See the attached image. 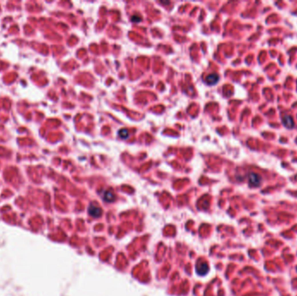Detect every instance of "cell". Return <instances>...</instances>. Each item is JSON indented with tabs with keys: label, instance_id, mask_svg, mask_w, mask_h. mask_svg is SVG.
<instances>
[{
	"label": "cell",
	"instance_id": "6da1fadb",
	"mask_svg": "<svg viewBox=\"0 0 297 296\" xmlns=\"http://www.w3.org/2000/svg\"><path fill=\"white\" fill-rule=\"evenodd\" d=\"M248 183L251 187H258L262 183V177L256 173H250L248 176Z\"/></svg>",
	"mask_w": 297,
	"mask_h": 296
},
{
	"label": "cell",
	"instance_id": "7a4b0ae2",
	"mask_svg": "<svg viewBox=\"0 0 297 296\" xmlns=\"http://www.w3.org/2000/svg\"><path fill=\"white\" fill-rule=\"evenodd\" d=\"M208 272V266L206 261H199L196 263V273L199 275H205Z\"/></svg>",
	"mask_w": 297,
	"mask_h": 296
},
{
	"label": "cell",
	"instance_id": "3957f363",
	"mask_svg": "<svg viewBox=\"0 0 297 296\" xmlns=\"http://www.w3.org/2000/svg\"><path fill=\"white\" fill-rule=\"evenodd\" d=\"M88 212L94 218H98L102 216V209L99 207H97L95 205H91L89 207Z\"/></svg>",
	"mask_w": 297,
	"mask_h": 296
},
{
	"label": "cell",
	"instance_id": "277c9868",
	"mask_svg": "<svg viewBox=\"0 0 297 296\" xmlns=\"http://www.w3.org/2000/svg\"><path fill=\"white\" fill-rule=\"evenodd\" d=\"M282 123H283V125L286 127V128H288V129H292V128H294V119L289 115H286V116H284L282 117Z\"/></svg>",
	"mask_w": 297,
	"mask_h": 296
},
{
	"label": "cell",
	"instance_id": "5b68a950",
	"mask_svg": "<svg viewBox=\"0 0 297 296\" xmlns=\"http://www.w3.org/2000/svg\"><path fill=\"white\" fill-rule=\"evenodd\" d=\"M218 81H219V76L216 73L209 74L205 78V82H207V84H208V85H214V84H216Z\"/></svg>",
	"mask_w": 297,
	"mask_h": 296
},
{
	"label": "cell",
	"instance_id": "8992f818",
	"mask_svg": "<svg viewBox=\"0 0 297 296\" xmlns=\"http://www.w3.org/2000/svg\"><path fill=\"white\" fill-rule=\"evenodd\" d=\"M103 198L105 202H114L115 200V195L113 192L110 191V190H107V191H105L103 195Z\"/></svg>",
	"mask_w": 297,
	"mask_h": 296
},
{
	"label": "cell",
	"instance_id": "52a82bcc",
	"mask_svg": "<svg viewBox=\"0 0 297 296\" xmlns=\"http://www.w3.org/2000/svg\"><path fill=\"white\" fill-rule=\"evenodd\" d=\"M118 136L119 137H121L122 139H126L127 137H129V131L127 129H122L118 131Z\"/></svg>",
	"mask_w": 297,
	"mask_h": 296
},
{
	"label": "cell",
	"instance_id": "ba28073f",
	"mask_svg": "<svg viewBox=\"0 0 297 296\" xmlns=\"http://www.w3.org/2000/svg\"><path fill=\"white\" fill-rule=\"evenodd\" d=\"M131 20H132V22L138 23V22H140V21H141V17H138V16H133V17H131Z\"/></svg>",
	"mask_w": 297,
	"mask_h": 296
}]
</instances>
